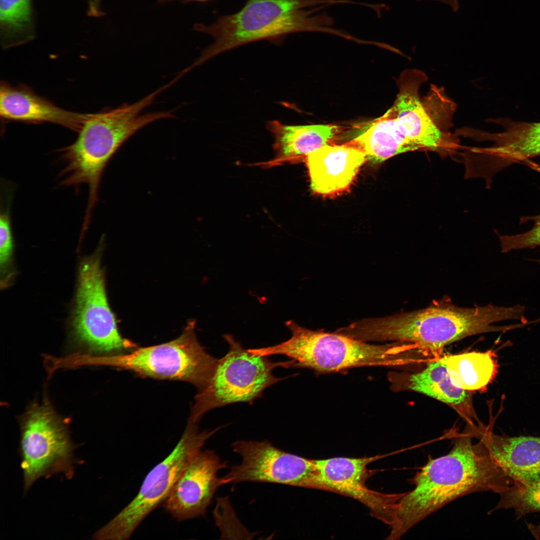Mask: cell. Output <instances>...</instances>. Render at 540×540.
<instances>
[{
  "label": "cell",
  "mask_w": 540,
  "mask_h": 540,
  "mask_svg": "<svg viewBox=\"0 0 540 540\" xmlns=\"http://www.w3.org/2000/svg\"></svg>",
  "instance_id": "26"
},
{
  "label": "cell",
  "mask_w": 540,
  "mask_h": 540,
  "mask_svg": "<svg viewBox=\"0 0 540 540\" xmlns=\"http://www.w3.org/2000/svg\"><path fill=\"white\" fill-rule=\"evenodd\" d=\"M11 196L2 208L0 214V269L2 287L8 286L13 277L14 242L10 215Z\"/></svg>",
  "instance_id": "22"
},
{
  "label": "cell",
  "mask_w": 540,
  "mask_h": 540,
  "mask_svg": "<svg viewBox=\"0 0 540 540\" xmlns=\"http://www.w3.org/2000/svg\"><path fill=\"white\" fill-rule=\"evenodd\" d=\"M229 350L218 360L213 374L195 396L188 420L198 422L214 408L240 402H252L270 386L286 378L272 374L276 368H294V362H274L268 356L256 355L244 349L233 336H224Z\"/></svg>",
  "instance_id": "6"
},
{
  "label": "cell",
  "mask_w": 540,
  "mask_h": 540,
  "mask_svg": "<svg viewBox=\"0 0 540 540\" xmlns=\"http://www.w3.org/2000/svg\"><path fill=\"white\" fill-rule=\"evenodd\" d=\"M0 114L4 120L33 124L50 122L78 132L90 114L66 110L23 86L3 82L0 88Z\"/></svg>",
  "instance_id": "16"
},
{
  "label": "cell",
  "mask_w": 540,
  "mask_h": 540,
  "mask_svg": "<svg viewBox=\"0 0 540 540\" xmlns=\"http://www.w3.org/2000/svg\"><path fill=\"white\" fill-rule=\"evenodd\" d=\"M476 436L485 444L514 484L540 478V436H500L484 426L476 431Z\"/></svg>",
  "instance_id": "17"
},
{
  "label": "cell",
  "mask_w": 540,
  "mask_h": 540,
  "mask_svg": "<svg viewBox=\"0 0 540 540\" xmlns=\"http://www.w3.org/2000/svg\"><path fill=\"white\" fill-rule=\"evenodd\" d=\"M97 361L140 376L186 382L200 390L211 378L218 360L200 344L194 322L192 321L178 338L171 341L105 356Z\"/></svg>",
  "instance_id": "8"
},
{
  "label": "cell",
  "mask_w": 540,
  "mask_h": 540,
  "mask_svg": "<svg viewBox=\"0 0 540 540\" xmlns=\"http://www.w3.org/2000/svg\"><path fill=\"white\" fill-rule=\"evenodd\" d=\"M302 0H248L236 13L220 17L196 30L212 36L214 42L192 64H202L214 56L254 41L283 36L310 28Z\"/></svg>",
  "instance_id": "5"
},
{
  "label": "cell",
  "mask_w": 540,
  "mask_h": 540,
  "mask_svg": "<svg viewBox=\"0 0 540 540\" xmlns=\"http://www.w3.org/2000/svg\"><path fill=\"white\" fill-rule=\"evenodd\" d=\"M492 511L512 509L519 518L528 514L540 512V478L526 483H514L500 494Z\"/></svg>",
  "instance_id": "21"
},
{
  "label": "cell",
  "mask_w": 540,
  "mask_h": 540,
  "mask_svg": "<svg viewBox=\"0 0 540 540\" xmlns=\"http://www.w3.org/2000/svg\"><path fill=\"white\" fill-rule=\"evenodd\" d=\"M366 160L364 152L352 144L321 147L306 156L312 190L323 196L346 190Z\"/></svg>",
  "instance_id": "15"
},
{
  "label": "cell",
  "mask_w": 540,
  "mask_h": 540,
  "mask_svg": "<svg viewBox=\"0 0 540 540\" xmlns=\"http://www.w3.org/2000/svg\"><path fill=\"white\" fill-rule=\"evenodd\" d=\"M103 240L95 252L80 263L70 325L74 340L89 351L116 354L136 346L120 334L108 302L101 266Z\"/></svg>",
  "instance_id": "7"
},
{
  "label": "cell",
  "mask_w": 540,
  "mask_h": 540,
  "mask_svg": "<svg viewBox=\"0 0 540 540\" xmlns=\"http://www.w3.org/2000/svg\"><path fill=\"white\" fill-rule=\"evenodd\" d=\"M530 220L534 222V224L529 230L517 234L500 236L502 252L540 246V214L522 218L520 221L522 223Z\"/></svg>",
  "instance_id": "24"
},
{
  "label": "cell",
  "mask_w": 540,
  "mask_h": 540,
  "mask_svg": "<svg viewBox=\"0 0 540 540\" xmlns=\"http://www.w3.org/2000/svg\"><path fill=\"white\" fill-rule=\"evenodd\" d=\"M383 457H336L315 460L316 474L312 488L330 490L350 496L367 506L372 514L385 523L392 522L401 494L374 492L366 485L367 466Z\"/></svg>",
  "instance_id": "11"
},
{
  "label": "cell",
  "mask_w": 540,
  "mask_h": 540,
  "mask_svg": "<svg viewBox=\"0 0 540 540\" xmlns=\"http://www.w3.org/2000/svg\"><path fill=\"white\" fill-rule=\"evenodd\" d=\"M0 20L6 33L24 32L31 24L30 0H0Z\"/></svg>",
  "instance_id": "23"
},
{
  "label": "cell",
  "mask_w": 540,
  "mask_h": 540,
  "mask_svg": "<svg viewBox=\"0 0 540 540\" xmlns=\"http://www.w3.org/2000/svg\"><path fill=\"white\" fill-rule=\"evenodd\" d=\"M286 325L291 337L276 345L253 348L256 355L282 354L294 362V368L318 372H334L363 366L398 367L418 362L414 345L394 342L374 344L337 332L311 330L293 320Z\"/></svg>",
  "instance_id": "4"
},
{
  "label": "cell",
  "mask_w": 540,
  "mask_h": 540,
  "mask_svg": "<svg viewBox=\"0 0 540 540\" xmlns=\"http://www.w3.org/2000/svg\"><path fill=\"white\" fill-rule=\"evenodd\" d=\"M74 449L66 427L51 408H30L21 422L20 444L25 490L42 477L62 473L72 478Z\"/></svg>",
  "instance_id": "10"
},
{
  "label": "cell",
  "mask_w": 540,
  "mask_h": 540,
  "mask_svg": "<svg viewBox=\"0 0 540 540\" xmlns=\"http://www.w3.org/2000/svg\"><path fill=\"white\" fill-rule=\"evenodd\" d=\"M470 430L454 436L446 454L432 458L412 479L414 488L398 502L389 540L400 539L410 528L450 502L480 492L500 494L514 482Z\"/></svg>",
  "instance_id": "1"
},
{
  "label": "cell",
  "mask_w": 540,
  "mask_h": 540,
  "mask_svg": "<svg viewBox=\"0 0 540 540\" xmlns=\"http://www.w3.org/2000/svg\"><path fill=\"white\" fill-rule=\"evenodd\" d=\"M227 466L214 451L198 452L187 463L164 502L165 510L180 522L204 516L222 485L218 472Z\"/></svg>",
  "instance_id": "12"
},
{
  "label": "cell",
  "mask_w": 540,
  "mask_h": 540,
  "mask_svg": "<svg viewBox=\"0 0 540 540\" xmlns=\"http://www.w3.org/2000/svg\"><path fill=\"white\" fill-rule=\"evenodd\" d=\"M160 89L131 104L106 112L90 114L79 130L76 140L62 148L65 166L60 176V186L77 188L82 184L88 188L84 220H91L98 200V191L103 171L119 148L139 130L160 119L172 118L170 112L140 115L151 104Z\"/></svg>",
  "instance_id": "3"
},
{
  "label": "cell",
  "mask_w": 540,
  "mask_h": 540,
  "mask_svg": "<svg viewBox=\"0 0 540 540\" xmlns=\"http://www.w3.org/2000/svg\"><path fill=\"white\" fill-rule=\"evenodd\" d=\"M266 128L274 140V164L306 158L328 144L340 129L332 124L289 126L278 120L268 122Z\"/></svg>",
  "instance_id": "18"
},
{
  "label": "cell",
  "mask_w": 540,
  "mask_h": 540,
  "mask_svg": "<svg viewBox=\"0 0 540 540\" xmlns=\"http://www.w3.org/2000/svg\"><path fill=\"white\" fill-rule=\"evenodd\" d=\"M539 262H540V260H539Z\"/></svg>",
  "instance_id": "27"
},
{
  "label": "cell",
  "mask_w": 540,
  "mask_h": 540,
  "mask_svg": "<svg viewBox=\"0 0 540 540\" xmlns=\"http://www.w3.org/2000/svg\"><path fill=\"white\" fill-rule=\"evenodd\" d=\"M438 0L450 6L454 12H457L460 5L458 0Z\"/></svg>",
  "instance_id": "25"
},
{
  "label": "cell",
  "mask_w": 540,
  "mask_h": 540,
  "mask_svg": "<svg viewBox=\"0 0 540 540\" xmlns=\"http://www.w3.org/2000/svg\"><path fill=\"white\" fill-rule=\"evenodd\" d=\"M198 422L190 420L172 451L146 476L136 496L108 524L94 535L96 540L129 538L142 522L164 504L182 470L220 428L200 432Z\"/></svg>",
  "instance_id": "9"
},
{
  "label": "cell",
  "mask_w": 540,
  "mask_h": 540,
  "mask_svg": "<svg viewBox=\"0 0 540 540\" xmlns=\"http://www.w3.org/2000/svg\"><path fill=\"white\" fill-rule=\"evenodd\" d=\"M388 380L394 392H417L447 404L472 429L476 430L482 424L474 409L472 392L454 385L446 366L440 358L428 362L424 369L418 372H388Z\"/></svg>",
  "instance_id": "14"
},
{
  "label": "cell",
  "mask_w": 540,
  "mask_h": 540,
  "mask_svg": "<svg viewBox=\"0 0 540 540\" xmlns=\"http://www.w3.org/2000/svg\"><path fill=\"white\" fill-rule=\"evenodd\" d=\"M524 312L525 307L520 304L462 308L443 299L424 308L358 320L345 326L344 332L366 342L410 344L441 356L446 346L466 337L522 327L521 323L501 326L492 324L506 320L526 323Z\"/></svg>",
  "instance_id": "2"
},
{
  "label": "cell",
  "mask_w": 540,
  "mask_h": 540,
  "mask_svg": "<svg viewBox=\"0 0 540 540\" xmlns=\"http://www.w3.org/2000/svg\"><path fill=\"white\" fill-rule=\"evenodd\" d=\"M364 128L352 144L362 150L367 159L380 162L398 154L416 150L396 119L388 110Z\"/></svg>",
  "instance_id": "19"
},
{
  "label": "cell",
  "mask_w": 540,
  "mask_h": 540,
  "mask_svg": "<svg viewBox=\"0 0 540 540\" xmlns=\"http://www.w3.org/2000/svg\"><path fill=\"white\" fill-rule=\"evenodd\" d=\"M496 356L494 352L488 350L444 356L440 360L456 386L472 392H484L498 372Z\"/></svg>",
  "instance_id": "20"
},
{
  "label": "cell",
  "mask_w": 540,
  "mask_h": 540,
  "mask_svg": "<svg viewBox=\"0 0 540 540\" xmlns=\"http://www.w3.org/2000/svg\"><path fill=\"white\" fill-rule=\"evenodd\" d=\"M494 121L502 125L500 132H477L480 140L492 142L487 148H474L480 158L484 176L488 179L508 166L540 156V122L514 121L500 118Z\"/></svg>",
  "instance_id": "13"
}]
</instances>
